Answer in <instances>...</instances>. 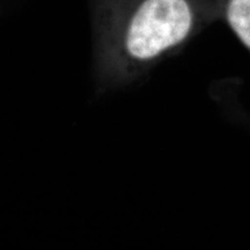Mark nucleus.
Returning <instances> with one entry per match:
<instances>
[{
	"label": "nucleus",
	"mask_w": 250,
	"mask_h": 250,
	"mask_svg": "<svg viewBox=\"0 0 250 250\" xmlns=\"http://www.w3.org/2000/svg\"><path fill=\"white\" fill-rule=\"evenodd\" d=\"M218 18L206 0H139L102 33L105 73L115 81L138 77L182 51Z\"/></svg>",
	"instance_id": "1"
},
{
	"label": "nucleus",
	"mask_w": 250,
	"mask_h": 250,
	"mask_svg": "<svg viewBox=\"0 0 250 250\" xmlns=\"http://www.w3.org/2000/svg\"><path fill=\"white\" fill-rule=\"evenodd\" d=\"M219 18L250 52V0H219Z\"/></svg>",
	"instance_id": "2"
}]
</instances>
